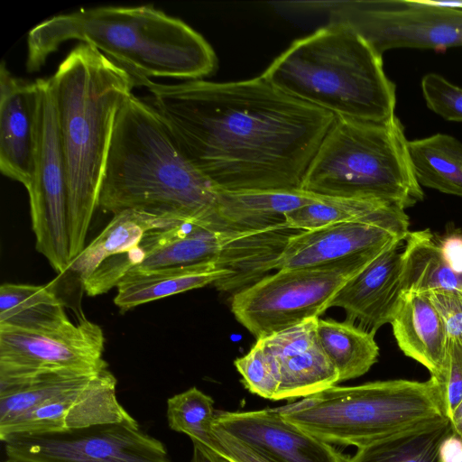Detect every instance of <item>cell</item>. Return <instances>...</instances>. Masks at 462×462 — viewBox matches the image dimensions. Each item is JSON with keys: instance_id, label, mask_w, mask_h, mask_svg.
<instances>
[{"instance_id": "obj_43", "label": "cell", "mask_w": 462, "mask_h": 462, "mask_svg": "<svg viewBox=\"0 0 462 462\" xmlns=\"http://www.w3.org/2000/svg\"><path fill=\"white\" fill-rule=\"evenodd\" d=\"M3 462H25V461H22V460H18V459H15V458L7 457Z\"/></svg>"}, {"instance_id": "obj_32", "label": "cell", "mask_w": 462, "mask_h": 462, "mask_svg": "<svg viewBox=\"0 0 462 462\" xmlns=\"http://www.w3.org/2000/svg\"><path fill=\"white\" fill-rule=\"evenodd\" d=\"M216 411L213 399L197 387L175 394L167 401L170 428L210 448Z\"/></svg>"}, {"instance_id": "obj_10", "label": "cell", "mask_w": 462, "mask_h": 462, "mask_svg": "<svg viewBox=\"0 0 462 462\" xmlns=\"http://www.w3.org/2000/svg\"><path fill=\"white\" fill-rule=\"evenodd\" d=\"M40 106L30 198L36 250L64 273L70 263L68 186L51 78L37 79Z\"/></svg>"}, {"instance_id": "obj_18", "label": "cell", "mask_w": 462, "mask_h": 462, "mask_svg": "<svg viewBox=\"0 0 462 462\" xmlns=\"http://www.w3.org/2000/svg\"><path fill=\"white\" fill-rule=\"evenodd\" d=\"M319 318L257 339L275 356L280 386L275 401L305 398L338 383V373L317 335Z\"/></svg>"}, {"instance_id": "obj_15", "label": "cell", "mask_w": 462, "mask_h": 462, "mask_svg": "<svg viewBox=\"0 0 462 462\" xmlns=\"http://www.w3.org/2000/svg\"><path fill=\"white\" fill-rule=\"evenodd\" d=\"M214 426L273 462H346L332 445L286 421L275 409L217 411Z\"/></svg>"}, {"instance_id": "obj_21", "label": "cell", "mask_w": 462, "mask_h": 462, "mask_svg": "<svg viewBox=\"0 0 462 462\" xmlns=\"http://www.w3.org/2000/svg\"><path fill=\"white\" fill-rule=\"evenodd\" d=\"M402 353L441 377L448 337L443 320L426 293L405 292L390 323Z\"/></svg>"}, {"instance_id": "obj_27", "label": "cell", "mask_w": 462, "mask_h": 462, "mask_svg": "<svg viewBox=\"0 0 462 462\" xmlns=\"http://www.w3.org/2000/svg\"><path fill=\"white\" fill-rule=\"evenodd\" d=\"M413 174L420 186L462 197V143L436 134L408 142Z\"/></svg>"}, {"instance_id": "obj_1", "label": "cell", "mask_w": 462, "mask_h": 462, "mask_svg": "<svg viewBox=\"0 0 462 462\" xmlns=\"http://www.w3.org/2000/svg\"><path fill=\"white\" fill-rule=\"evenodd\" d=\"M143 87L190 162L223 191L301 189L336 117L262 76L225 83L149 80Z\"/></svg>"}, {"instance_id": "obj_19", "label": "cell", "mask_w": 462, "mask_h": 462, "mask_svg": "<svg viewBox=\"0 0 462 462\" xmlns=\"http://www.w3.org/2000/svg\"><path fill=\"white\" fill-rule=\"evenodd\" d=\"M403 242L380 254L348 280L333 298L346 320L373 333L391 323L404 294L402 288Z\"/></svg>"}, {"instance_id": "obj_16", "label": "cell", "mask_w": 462, "mask_h": 462, "mask_svg": "<svg viewBox=\"0 0 462 462\" xmlns=\"http://www.w3.org/2000/svg\"><path fill=\"white\" fill-rule=\"evenodd\" d=\"M226 230L203 223L179 221L148 231L134 249L111 257L119 274L215 263L219 257Z\"/></svg>"}, {"instance_id": "obj_2", "label": "cell", "mask_w": 462, "mask_h": 462, "mask_svg": "<svg viewBox=\"0 0 462 462\" xmlns=\"http://www.w3.org/2000/svg\"><path fill=\"white\" fill-rule=\"evenodd\" d=\"M69 40L98 50L138 87L158 77L201 79L217 68L212 47L182 20L152 5H108L54 15L33 27L27 36V69L39 70Z\"/></svg>"}, {"instance_id": "obj_9", "label": "cell", "mask_w": 462, "mask_h": 462, "mask_svg": "<svg viewBox=\"0 0 462 462\" xmlns=\"http://www.w3.org/2000/svg\"><path fill=\"white\" fill-rule=\"evenodd\" d=\"M328 12L329 23L357 32L378 54L396 48L444 51L462 46V10L427 0L310 2Z\"/></svg>"}, {"instance_id": "obj_28", "label": "cell", "mask_w": 462, "mask_h": 462, "mask_svg": "<svg viewBox=\"0 0 462 462\" xmlns=\"http://www.w3.org/2000/svg\"><path fill=\"white\" fill-rule=\"evenodd\" d=\"M319 344L338 373V383L359 377L377 362L375 333L352 322L319 319Z\"/></svg>"}, {"instance_id": "obj_17", "label": "cell", "mask_w": 462, "mask_h": 462, "mask_svg": "<svg viewBox=\"0 0 462 462\" xmlns=\"http://www.w3.org/2000/svg\"><path fill=\"white\" fill-rule=\"evenodd\" d=\"M40 89L0 66V170L27 189L32 178Z\"/></svg>"}, {"instance_id": "obj_26", "label": "cell", "mask_w": 462, "mask_h": 462, "mask_svg": "<svg viewBox=\"0 0 462 462\" xmlns=\"http://www.w3.org/2000/svg\"><path fill=\"white\" fill-rule=\"evenodd\" d=\"M402 281L404 293L462 291V273L449 264L439 240L430 229L407 234L402 250Z\"/></svg>"}, {"instance_id": "obj_23", "label": "cell", "mask_w": 462, "mask_h": 462, "mask_svg": "<svg viewBox=\"0 0 462 462\" xmlns=\"http://www.w3.org/2000/svg\"><path fill=\"white\" fill-rule=\"evenodd\" d=\"M215 263L146 271H131L117 283L115 304L121 311L228 277Z\"/></svg>"}, {"instance_id": "obj_22", "label": "cell", "mask_w": 462, "mask_h": 462, "mask_svg": "<svg viewBox=\"0 0 462 462\" xmlns=\"http://www.w3.org/2000/svg\"><path fill=\"white\" fill-rule=\"evenodd\" d=\"M328 197L302 189L218 191L212 226L217 229H253L285 222V216Z\"/></svg>"}, {"instance_id": "obj_4", "label": "cell", "mask_w": 462, "mask_h": 462, "mask_svg": "<svg viewBox=\"0 0 462 462\" xmlns=\"http://www.w3.org/2000/svg\"><path fill=\"white\" fill-rule=\"evenodd\" d=\"M67 175L70 261L85 247L117 114L134 80L93 46H75L51 77Z\"/></svg>"}, {"instance_id": "obj_30", "label": "cell", "mask_w": 462, "mask_h": 462, "mask_svg": "<svg viewBox=\"0 0 462 462\" xmlns=\"http://www.w3.org/2000/svg\"><path fill=\"white\" fill-rule=\"evenodd\" d=\"M451 432L446 419L357 448L346 462H440V445Z\"/></svg>"}, {"instance_id": "obj_39", "label": "cell", "mask_w": 462, "mask_h": 462, "mask_svg": "<svg viewBox=\"0 0 462 462\" xmlns=\"http://www.w3.org/2000/svg\"><path fill=\"white\" fill-rule=\"evenodd\" d=\"M440 462H462V439L451 432L439 448Z\"/></svg>"}, {"instance_id": "obj_36", "label": "cell", "mask_w": 462, "mask_h": 462, "mask_svg": "<svg viewBox=\"0 0 462 462\" xmlns=\"http://www.w3.org/2000/svg\"><path fill=\"white\" fill-rule=\"evenodd\" d=\"M426 294L439 311L448 338L462 340V291H434Z\"/></svg>"}, {"instance_id": "obj_20", "label": "cell", "mask_w": 462, "mask_h": 462, "mask_svg": "<svg viewBox=\"0 0 462 462\" xmlns=\"http://www.w3.org/2000/svg\"><path fill=\"white\" fill-rule=\"evenodd\" d=\"M221 254L216 262L227 278L213 285L222 292L236 293L266 276L276 265L288 240L301 231L286 222L253 228L225 229Z\"/></svg>"}, {"instance_id": "obj_11", "label": "cell", "mask_w": 462, "mask_h": 462, "mask_svg": "<svg viewBox=\"0 0 462 462\" xmlns=\"http://www.w3.org/2000/svg\"><path fill=\"white\" fill-rule=\"evenodd\" d=\"M2 442L7 457L25 462H171L164 445L137 421L15 434Z\"/></svg>"}, {"instance_id": "obj_24", "label": "cell", "mask_w": 462, "mask_h": 462, "mask_svg": "<svg viewBox=\"0 0 462 462\" xmlns=\"http://www.w3.org/2000/svg\"><path fill=\"white\" fill-rule=\"evenodd\" d=\"M178 221L134 209L116 213L103 231L70 261L67 271L77 275L82 283L107 258L136 247L148 231Z\"/></svg>"}, {"instance_id": "obj_40", "label": "cell", "mask_w": 462, "mask_h": 462, "mask_svg": "<svg viewBox=\"0 0 462 462\" xmlns=\"http://www.w3.org/2000/svg\"><path fill=\"white\" fill-rule=\"evenodd\" d=\"M193 443V453L191 462H228L223 456L214 449L204 446L197 441Z\"/></svg>"}, {"instance_id": "obj_12", "label": "cell", "mask_w": 462, "mask_h": 462, "mask_svg": "<svg viewBox=\"0 0 462 462\" xmlns=\"http://www.w3.org/2000/svg\"><path fill=\"white\" fill-rule=\"evenodd\" d=\"M104 346L102 328L86 318L43 332L0 327V381L52 372H99L108 366Z\"/></svg>"}, {"instance_id": "obj_31", "label": "cell", "mask_w": 462, "mask_h": 462, "mask_svg": "<svg viewBox=\"0 0 462 462\" xmlns=\"http://www.w3.org/2000/svg\"><path fill=\"white\" fill-rule=\"evenodd\" d=\"M394 208L377 200L328 197L288 213L285 222L296 229L312 230L369 218Z\"/></svg>"}, {"instance_id": "obj_29", "label": "cell", "mask_w": 462, "mask_h": 462, "mask_svg": "<svg viewBox=\"0 0 462 462\" xmlns=\"http://www.w3.org/2000/svg\"><path fill=\"white\" fill-rule=\"evenodd\" d=\"M99 372H52L0 381V426L58 395L86 385Z\"/></svg>"}, {"instance_id": "obj_41", "label": "cell", "mask_w": 462, "mask_h": 462, "mask_svg": "<svg viewBox=\"0 0 462 462\" xmlns=\"http://www.w3.org/2000/svg\"><path fill=\"white\" fill-rule=\"evenodd\" d=\"M452 432L462 439V400L457 405L449 419Z\"/></svg>"}, {"instance_id": "obj_42", "label": "cell", "mask_w": 462, "mask_h": 462, "mask_svg": "<svg viewBox=\"0 0 462 462\" xmlns=\"http://www.w3.org/2000/svg\"><path fill=\"white\" fill-rule=\"evenodd\" d=\"M430 4L448 7L453 9L462 10V0H427Z\"/></svg>"}, {"instance_id": "obj_14", "label": "cell", "mask_w": 462, "mask_h": 462, "mask_svg": "<svg viewBox=\"0 0 462 462\" xmlns=\"http://www.w3.org/2000/svg\"><path fill=\"white\" fill-rule=\"evenodd\" d=\"M116 396V379L106 368L88 383L58 395L0 426V439L15 434L65 431L98 424L135 422Z\"/></svg>"}, {"instance_id": "obj_25", "label": "cell", "mask_w": 462, "mask_h": 462, "mask_svg": "<svg viewBox=\"0 0 462 462\" xmlns=\"http://www.w3.org/2000/svg\"><path fill=\"white\" fill-rule=\"evenodd\" d=\"M69 319L64 304L50 285L4 283L0 287V327L43 332Z\"/></svg>"}, {"instance_id": "obj_8", "label": "cell", "mask_w": 462, "mask_h": 462, "mask_svg": "<svg viewBox=\"0 0 462 462\" xmlns=\"http://www.w3.org/2000/svg\"><path fill=\"white\" fill-rule=\"evenodd\" d=\"M379 255L278 270L233 294L231 311L256 340L267 337L319 318L329 308L340 288Z\"/></svg>"}, {"instance_id": "obj_5", "label": "cell", "mask_w": 462, "mask_h": 462, "mask_svg": "<svg viewBox=\"0 0 462 462\" xmlns=\"http://www.w3.org/2000/svg\"><path fill=\"white\" fill-rule=\"evenodd\" d=\"M261 76L336 116L385 122L395 116L396 87L384 73L382 56L342 23L295 41Z\"/></svg>"}, {"instance_id": "obj_35", "label": "cell", "mask_w": 462, "mask_h": 462, "mask_svg": "<svg viewBox=\"0 0 462 462\" xmlns=\"http://www.w3.org/2000/svg\"><path fill=\"white\" fill-rule=\"evenodd\" d=\"M440 386L446 415L450 419L462 400V340L448 338Z\"/></svg>"}, {"instance_id": "obj_7", "label": "cell", "mask_w": 462, "mask_h": 462, "mask_svg": "<svg viewBox=\"0 0 462 462\" xmlns=\"http://www.w3.org/2000/svg\"><path fill=\"white\" fill-rule=\"evenodd\" d=\"M408 142L396 116L385 122L336 116L308 166L301 189L377 200L405 210L424 198Z\"/></svg>"}, {"instance_id": "obj_33", "label": "cell", "mask_w": 462, "mask_h": 462, "mask_svg": "<svg viewBox=\"0 0 462 462\" xmlns=\"http://www.w3.org/2000/svg\"><path fill=\"white\" fill-rule=\"evenodd\" d=\"M244 386L252 393L275 401L280 386V370L275 356L256 340L249 352L235 360Z\"/></svg>"}, {"instance_id": "obj_34", "label": "cell", "mask_w": 462, "mask_h": 462, "mask_svg": "<svg viewBox=\"0 0 462 462\" xmlns=\"http://www.w3.org/2000/svg\"><path fill=\"white\" fill-rule=\"evenodd\" d=\"M421 89L428 107L446 120L462 122V88L436 73L426 74Z\"/></svg>"}, {"instance_id": "obj_6", "label": "cell", "mask_w": 462, "mask_h": 462, "mask_svg": "<svg viewBox=\"0 0 462 462\" xmlns=\"http://www.w3.org/2000/svg\"><path fill=\"white\" fill-rule=\"evenodd\" d=\"M277 410L325 443L357 448L448 419L433 377L334 385Z\"/></svg>"}, {"instance_id": "obj_37", "label": "cell", "mask_w": 462, "mask_h": 462, "mask_svg": "<svg viewBox=\"0 0 462 462\" xmlns=\"http://www.w3.org/2000/svg\"><path fill=\"white\" fill-rule=\"evenodd\" d=\"M212 449L228 462H273L214 425Z\"/></svg>"}, {"instance_id": "obj_38", "label": "cell", "mask_w": 462, "mask_h": 462, "mask_svg": "<svg viewBox=\"0 0 462 462\" xmlns=\"http://www.w3.org/2000/svg\"><path fill=\"white\" fill-rule=\"evenodd\" d=\"M443 253L452 268L462 273V235H451L439 240Z\"/></svg>"}, {"instance_id": "obj_13", "label": "cell", "mask_w": 462, "mask_h": 462, "mask_svg": "<svg viewBox=\"0 0 462 462\" xmlns=\"http://www.w3.org/2000/svg\"><path fill=\"white\" fill-rule=\"evenodd\" d=\"M409 226L405 210L394 208L365 219L301 230L288 240L276 271L315 267L360 255H379L403 242Z\"/></svg>"}, {"instance_id": "obj_3", "label": "cell", "mask_w": 462, "mask_h": 462, "mask_svg": "<svg viewBox=\"0 0 462 462\" xmlns=\"http://www.w3.org/2000/svg\"><path fill=\"white\" fill-rule=\"evenodd\" d=\"M218 191L190 162L157 111L131 93L116 116L98 208L114 215L134 209L211 226Z\"/></svg>"}]
</instances>
